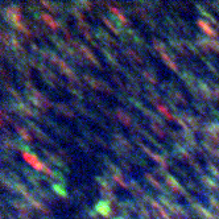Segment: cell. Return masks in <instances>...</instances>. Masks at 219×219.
Wrapping results in <instances>:
<instances>
[{
    "label": "cell",
    "mask_w": 219,
    "mask_h": 219,
    "mask_svg": "<svg viewBox=\"0 0 219 219\" xmlns=\"http://www.w3.org/2000/svg\"><path fill=\"white\" fill-rule=\"evenodd\" d=\"M41 17L45 20V22H46V24H48L49 26H50V28H53V29H57V28H58V24H57V22H56L54 20H53V17H50L49 15H46V13H42Z\"/></svg>",
    "instance_id": "3"
},
{
    "label": "cell",
    "mask_w": 219,
    "mask_h": 219,
    "mask_svg": "<svg viewBox=\"0 0 219 219\" xmlns=\"http://www.w3.org/2000/svg\"><path fill=\"white\" fill-rule=\"evenodd\" d=\"M157 108L160 110V111H161V112H162V114H164L165 116H166L168 119H170V120H173V119H174V118H173V115H172L170 112H169L168 110L165 108V107H164V106H162V104H157Z\"/></svg>",
    "instance_id": "5"
},
{
    "label": "cell",
    "mask_w": 219,
    "mask_h": 219,
    "mask_svg": "<svg viewBox=\"0 0 219 219\" xmlns=\"http://www.w3.org/2000/svg\"><path fill=\"white\" fill-rule=\"evenodd\" d=\"M119 115H120V116H119V119H122V120L124 122V124H129V123H131V122H129V119H128V118H125V115H124V114H122L120 111H119Z\"/></svg>",
    "instance_id": "7"
},
{
    "label": "cell",
    "mask_w": 219,
    "mask_h": 219,
    "mask_svg": "<svg viewBox=\"0 0 219 219\" xmlns=\"http://www.w3.org/2000/svg\"><path fill=\"white\" fill-rule=\"evenodd\" d=\"M110 9H111V11H112V12H114V13H115V15H116V16H118V17H119V19H120V21H122V22H127V20H125V17H124V16H123V15H122V13H120V12H119V9H116V8H114V7H111V8H110Z\"/></svg>",
    "instance_id": "6"
},
{
    "label": "cell",
    "mask_w": 219,
    "mask_h": 219,
    "mask_svg": "<svg viewBox=\"0 0 219 219\" xmlns=\"http://www.w3.org/2000/svg\"><path fill=\"white\" fill-rule=\"evenodd\" d=\"M16 129H17V132H19L20 135H22V139H24V140H26V141H31L32 140V137L29 136V134L25 131L24 128H21V127H19V125H17V127H16Z\"/></svg>",
    "instance_id": "4"
},
{
    "label": "cell",
    "mask_w": 219,
    "mask_h": 219,
    "mask_svg": "<svg viewBox=\"0 0 219 219\" xmlns=\"http://www.w3.org/2000/svg\"><path fill=\"white\" fill-rule=\"evenodd\" d=\"M21 156H22V158H24V161L28 162V164L31 165V166L34 169V170L44 172V173H46V174H53V172L48 168V165H45L44 162L40 161L38 157H37L36 154L29 153V152H22Z\"/></svg>",
    "instance_id": "1"
},
{
    "label": "cell",
    "mask_w": 219,
    "mask_h": 219,
    "mask_svg": "<svg viewBox=\"0 0 219 219\" xmlns=\"http://www.w3.org/2000/svg\"><path fill=\"white\" fill-rule=\"evenodd\" d=\"M198 25H200L201 28L203 29V32L206 33V34L210 36V37H217V32H215L206 21H203V20H198Z\"/></svg>",
    "instance_id": "2"
}]
</instances>
